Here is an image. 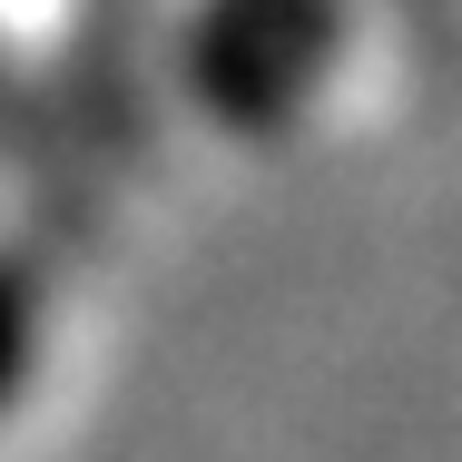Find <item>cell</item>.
I'll use <instances>...</instances> for the list:
<instances>
[{"label":"cell","instance_id":"cell-2","mask_svg":"<svg viewBox=\"0 0 462 462\" xmlns=\"http://www.w3.org/2000/svg\"><path fill=\"white\" fill-rule=\"evenodd\" d=\"M40 325H50V295H40V266L0 246V413L30 393L40 374Z\"/></svg>","mask_w":462,"mask_h":462},{"label":"cell","instance_id":"cell-1","mask_svg":"<svg viewBox=\"0 0 462 462\" xmlns=\"http://www.w3.org/2000/svg\"><path fill=\"white\" fill-rule=\"evenodd\" d=\"M345 0H197L187 20V89L236 138H276L335 79Z\"/></svg>","mask_w":462,"mask_h":462}]
</instances>
